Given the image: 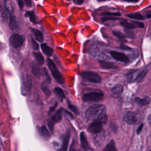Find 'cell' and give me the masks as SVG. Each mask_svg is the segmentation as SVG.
<instances>
[{"label": "cell", "mask_w": 151, "mask_h": 151, "mask_svg": "<svg viewBox=\"0 0 151 151\" xmlns=\"http://www.w3.org/2000/svg\"><path fill=\"white\" fill-rule=\"evenodd\" d=\"M38 64L40 65H43L44 64V58L43 57V55L40 53V52H34L33 53Z\"/></svg>", "instance_id": "obj_22"}, {"label": "cell", "mask_w": 151, "mask_h": 151, "mask_svg": "<svg viewBox=\"0 0 151 151\" xmlns=\"http://www.w3.org/2000/svg\"><path fill=\"white\" fill-rule=\"evenodd\" d=\"M70 137V131H68V132H67V134L65 135V136L63 139L62 146L58 151H67V150Z\"/></svg>", "instance_id": "obj_14"}, {"label": "cell", "mask_w": 151, "mask_h": 151, "mask_svg": "<svg viewBox=\"0 0 151 151\" xmlns=\"http://www.w3.org/2000/svg\"><path fill=\"white\" fill-rule=\"evenodd\" d=\"M146 17L147 18H151V11L146 15Z\"/></svg>", "instance_id": "obj_44"}, {"label": "cell", "mask_w": 151, "mask_h": 151, "mask_svg": "<svg viewBox=\"0 0 151 151\" xmlns=\"http://www.w3.org/2000/svg\"><path fill=\"white\" fill-rule=\"evenodd\" d=\"M135 101L140 106H146L150 103V100L149 97H145L143 98L136 97L135 98Z\"/></svg>", "instance_id": "obj_19"}, {"label": "cell", "mask_w": 151, "mask_h": 151, "mask_svg": "<svg viewBox=\"0 0 151 151\" xmlns=\"http://www.w3.org/2000/svg\"><path fill=\"white\" fill-rule=\"evenodd\" d=\"M123 87L122 85L118 84L114 86L112 89H111V92L114 94L116 95H120L123 93Z\"/></svg>", "instance_id": "obj_25"}, {"label": "cell", "mask_w": 151, "mask_h": 151, "mask_svg": "<svg viewBox=\"0 0 151 151\" xmlns=\"http://www.w3.org/2000/svg\"><path fill=\"white\" fill-rule=\"evenodd\" d=\"M147 122L149 123H151V114H150L148 117H147Z\"/></svg>", "instance_id": "obj_45"}, {"label": "cell", "mask_w": 151, "mask_h": 151, "mask_svg": "<svg viewBox=\"0 0 151 151\" xmlns=\"http://www.w3.org/2000/svg\"><path fill=\"white\" fill-rule=\"evenodd\" d=\"M31 88V80L28 75L24 76L22 80V93L24 94L28 93Z\"/></svg>", "instance_id": "obj_10"}, {"label": "cell", "mask_w": 151, "mask_h": 151, "mask_svg": "<svg viewBox=\"0 0 151 151\" xmlns=\"http://www.w3.org/2000/svg\"><path fill=\"white\" fill-rule=\"evenodd\" d=\"M31 42H32V45L33 47V48L34 50H39V45L36 42L35 40L32 38V36H31Z\"/></svg>", "instance_id": "obj_33"}, {"label": "cell", "mask_w": 151, "mask_h": 151, "mask_svg": "<svg viewBox=\"0 0 151 151\" xmlns=\"http://www.w3.org/2000/svg\"><path fill=\"white\" fill-rule=\"evenodd\" d=\"M149 151H151V149H150V150H149Z\"/></svg>", "instance_id": "obj_47"}, {"label": "cell", "mask_w": 151, "mask_h": 151, "mask_svg": "<svg viewBox=\"0 0 151 151\" xmlns=\"http://www.w3.org/2000/svg\"><path fill=\"white\" fill-rule=\"evenodd\" d=\"M81 77L86 81L92 83H100L101 78L99 74L91 71H83L81 73Z\"/></svg>", "instance_id": "obj_3"}, {"label": "cell", "mask_w": 151, "mask_h": 151, "mask_svg": "<svg viewBox=\"0 0 151 151\" xmlns=\"http://www.w3.org/2000/svg\"><path fill=\"white\" fill-rule=\"evenodd\" d=\"M64 111L66 113V114H67V115H68V116H70V117L71 119H73V118H74V117H73V116L72 115V114H71V113H70V112H68V111H67V110H64Z\"/></svg>", "instance_id": "obj_43"}, {"label": "cell", "mask_w": 151, "mask_h": 151, "mask_svg": "<svg viewBox=\"0 0 151 151\" xmlns=\"http://www.w3.org/2000/svg\"><path fill=\"white\" fill-rule=\"evenodd\" d=\"M24 41L25 37L23 35H19L18 34H12L9 39L10 45L14 48H18L22 46Z\"/></svg>", "instance_id": "obj_4"}, {"label": "cell", "mask_w": 151, "mask_h": 151, "mask_svg": "<svg viewBox=\"0 0 151 151\" xmlns=\"http://www.w3.org/2000/svg\"><path fill=\"white\" fill-rule=\"evenodd\" d=\"M32 70L33 74L35 76H38L40 74V69L38 68H37L36 66H35V65H32Z\"/></svg>", "instance_id": "obj_35"}, {"label": "cell", "mask_w": 151, "mask_h": 151, "mask_svg": "<svg viewBox=\"0 0 151 151\" xmlns=\"http://www.w3.org/2000/svg\"><path fill=\"white\" fill-rule=\"evenodd\" d=\"M127 17L136 20H143L145 19V18L140 14L134 13V14H129L127 15Z\"/></svg>", "instance_id": "obj_27"}, {"label": "cell", "mask_w": 151, "mask_h": 151, "mask_svg": "<svg viewBox=\"0 0 151 151\" xmlns=\"http://www.w3.org/2000/svg\"><path fill=\"white\" fill-rule=\"evenodd\" d=\"M25 16L27 17H28L29 18V20L34 24H38V21H37V18L36 17L35 15V14L33 11H27L25 14Z\"/></svg>", "instance_id": "obj_23"}, {"label": "cell", "mask_w": 151, "mask_h": 151, "mask_svg": "<svg viewBox=\"0 0 151 151\" xmlns=\"http://www.w3.org/2000/svg\"><path fill=\"white\" fill-rule=\"evenodd\" d=\"M63 108L59 109L50 118V119L48 122V127L51 132L53 130V127L54 126V124L57 122H58L61 120L62 118V113H63Z\"/></svg>", "instance_id": "obj_6"}, {"label": "cell", "mask_w": 151, "mask_h": 151, "mask_svg": "<svg viewBox=\"0 0 151 151\" xmlns=\"http://www.w3.org/2000/svg\"><path fill=\"white\" fill-rule=\"evenodd\" d=\"M101 21L102 22H106L107 21H109V20H117L118 19L117 17H111V16H103V17H101Z\"/></svg>", "instance_id": "obj_32"}, {"label": "cell", "mask_w": 151, "mask_h": 151, "mask_svg": "<svg viewBox=\"0 0 151 151\" xmlns=\"http://www.w3.org/2000/svg\"><path fill=\"white\" fill-rule=\"evenodd\" d=\"M18 6H19V8L21 9H22L23 8V7H24V2H22V1H18Z\"/></svg>", "instance_id": "obj_41"}, {"label": "cell", "mask_w": 151, "mask_h": 151, "mask_svg": "<svg viewBox=\"0 0 151 151\" xmlns=\"http://www.w3.org/2000/svg\"><path fill=\"white\" fill-rule=\"evenodd\" d=\"M147 73V70L146 68H145L143 70H142L141 71L138 72V73L137 74V76H136V81L137 82L141 81L144 78V77L146 75Z\"/></svg>", "instance_id": "obj_24"}, {"label": "cell", "mask_w": 151, "mask_h": 151, "mask_svg": "<svg viewBox=\"0 0 151 151\" xmlns=\"http://www.w3.org/2000/svg\"><path fill=\"white\" fill-rule=\"evenodd\" d=\"M57 106V103L55 102V104H54L53 106H52V107H51L50 108V111H49V113H51L52 111H53L55 110V109L56 108Z\"/></svg>", "instance_id": "obj_39"}, {"label": "cell", "mask_w": 151, "mask_h": 151, "mask_svg": "<svg viewBox=\"0 0 151 151\" xmlns=\"http://www.w3.org/2000/svg\"><path fill=\"white\" fill-rule=\"evenodd\" d=\"M47 65L52 77L54 78L56 81L60 84H64V78L59 71L56 64L49 58H47Z\"/></svg>", "instance_id": "obj_2"}, {"label": "cell", "mask_w": 151, "mask_h": 151, "mask_svg": "<svg viewBox=\"0 0 151 151\" xmlns=\"http://www.w3.org/2000/svg\"><path fill=\"white\" fill-rule=\"evenodd\" d=\"M25 4L28 7H31L32 6V2L31 1H28V0L25 1Z\"/></svg>", "instance_id": "obj_42"}, {"label": "cell", "mask_w": 151, "mask_h": 151, "mask_svg": "<svg viewBox=\"0 0 151 151\" xmlns=\"http://www.w3.org/2000/svg\"><path fill=\"white\" fill-rule=\"evenodd\" d=\"M124 32H125V34H126V36L128 38H134L135 37V34L134 33L130 30V29H124Z\"/></svg>", "instance_id": "obj_31"}, {"label": "cell", "mask_w": 151, "mask_h": 151, "mask_svg": "<svg viewBox=\"0 0 151 151\" xmlns=\"http://www.w3.org/2000/svg\"><path fill=\"white\" fill-rule=\"evenodd\" d=\"M1 9H2V7H1V5H0V11L1 10Z\"/></svg>", "instance_id": "obj_46"}, {"label": "cell", "mask_w": 151, "mask_h": 151, "mask_svg": "<svg viewBox=\"0 0 151 151\" xmlns=\"http://www.w3.org/2000/svg\"><path fill=\"white\" fill-rule=\"evenodd\" d=\"M113 34L116 36V37H117L118 38L120 39V40H124L125 38V36L123 35V33H122L120 31H117V30H114L113 31Z\"/></svg>", "instance_id": "obj_28"}, {"label": "cell", "mask_w": 151, "mask_h": 151, "mask_svg": "<svg viewBox=\"0 0 151 151\" xmlns=\"http://www.w3.org/2000/svg\"><path fill=\"white\" fill-rule=\"evenodd\" d=\"M80 142L81 146L85 150H88L90 149V146L88 143L86 136L85 135V133L84 132H81L80 135Z\"/></svg>", "instance_id": "obj_15"}, {"label": "cell", "mask_w": 151, "mask_h": 151, "mask_svg": "<svg viewBox=\"0 0 151 151\" xmlns=\"http://www.w3.org/2000/svg\"><path fill=\"white\" fill-rule=\"evenodd\" d=\"M103 151H117L114 142L111 140L104 148Z\"/></svg>", "instance_id": "obj_21"}, {"label": "cell", "mask_w": 151, "mask_h": 151, "mask_svg": "<svg viewBox=\"0 0 151 151\" xmlns=\"http://www.w3.org/2000/svg\"><path fill=\"white\" fill-rule=\"evenodd\" d=\"M103 130V124L101 122H94L91 123L88 127V131L92 134H97Z\"/></svg>", "instance_id": "obj_8"}, {"label": "cell", "mask_w": 151, "mask_h": 151, "mask_svg": "<svg viewBox=\"0 0 151 151\" xmlns=\"http://www.w3.org/2000/svg\"><path fill=\"white\" fill-rule=\"evenodd\" d=\"M8 25L11 29H15L18 28V22L16 17L13 13L10 12L8 17Z\"/></svg>", "instance_id": "obj_11"}, {"label": "cell", "mask_w": 151, "mask_h": 151, "mask_svg": "<svg viewBox=\"0 0 151 151\" xmlns=\"http://www.w3.org/2000/svg\"><path fill=\"white\" fill-rule=\"evenodd\" d=\"M102 15L103 16H111V17H117V16H120V13L119 12H104L103 13Z\"/></svg>", "instance_id": "obj_34"}, {"label": "cell", "mask_w": 151, "mask_h": 151, "mask_svg": "<svg viewBox=\"0 0 151 151\" xmlns=\"http://www.w3.org/2000/svg\"><path fill=\"white\" fill-rule=\"evenodd\" d=\"M41 49L42 51L47 55L48 57H51L53 54V50L51 47L47 45L45 43H42L41 44Z\"/></svg>", "instance_id": "obj_17"}, {"label": "cell", "mask_w": 151, "mask_h": 151, "mask_svg": "<svg viewBox=\"0 0 151 151\" xmlns=\"http://www.w3.org/2000/svg\"><path fill=\"white\" fill-rule=\"evenodd\" d=\"M37 130L40 135L42 136L43 138L48 139L50 137V133L45 126H42L41 127H39L37 128Z\"/></svg>", "instance_id": "obj_16"}, {"label": "cell", "mask_w": 151, "mask_h": 151, "mask_svg": "<svg viewBox=\"0 0 151 151\" xmlns=\"http://www.w3.org/2000/svg\"><path fill=\"white\" fill-rule=\"evenodd\" d=\"M103 97V93L100 91H95L84 94L82 99L84 101H99L101 100Z\"/></svg>", "instance_id": "obj_5"}, {"label": "cell", "mask_w": 151, "mask_h": 151, "mask_svg": "<svg viewBox=\"0 0 151 151\" xmlns=\"http://www.w3.org/2000/svg\"><path fill=\"white\" fill-rule=\"evenodd\" d=\"M110 54L113 58H114L116 60L120 61L121 62L127 63L129 61V57L125 54H124L123 53L111 51L110 52Z\"/></svg>", "instance_id": "obj_9"}, {"label": "cell", "mask_w": 151, "mask_h": 151, "mask_svg": "<svg viewBox=\"0 0 151 151\" xmlns=\"http://www.w3.org/2000/svg\"><path fill=\"white\" fill-rule=\"evenodd\" d=\"M143 126V124H141L139 126V127L137 128V130H136V133H137V134H140V132H142Z\"/></svg>", "instance_id": "obj_38"}, {"label": "cell", "mask_w": 151, "mask_h": 151, "mask_svg": "<svg viewBox=\"0 0 151 151\" xmlns=\"http://www.w3.org/2000/svg\"><path fill=\"white\" fill-rule=\"evenodd\" d=\"M99 63L100 67L104 69H116L117 68V66L111 62L104 60H99Z\"/></svg>", "instance_id": "obj_12"}, {"label": "cell", "mask_w": 151, "mask_h": 151, "mask_svg": "<svg viewBox=\"0 0 151 151\" xmlns=\"http://www.w3.org/2000/svg\"><path fill=\"white\" fill-rule=\"evenodd\" d=\"M67 104H68V109L71 110L73 112H74L76 114H78V109L77 108V107L74 105H73L71 104L69 101H67Z\"/></svg>", "instance_id": "obj_30"}, {"label": "cell", "mask_w": 151, "mask_h": 151, "mask_svg": "<svg viewBox=\"0 0 151 151\" xmlns=\"http://www.w3.org/2000/svg\"><path fill=\"white\" fill-rule=\"evenodd\" d=\"M106 108L103 104H94L86 111L85 116L87 120L101 122L105 119Z\"/></svg>", "instance_id": "obj_1"}, {"label": "cell", "mask_w": 151, "mask_h": 151, "mask_svg": "<svg viewBox=\"0 0 151 151\" xmlns=\"http://www.w3.org/2000/svg\"><path fill=\"white\" fill-rule=\"evenodd\" d=\"M120 49L123 50H126V51H128V50H132V48L128 47L127 45L124 44H122L121 45H120Z\"/></svg>", "instance_id": "obj_37"}, {"label": "cell", "mask_w": 151, "mask_h": 151, "mask_svg": "<svg viewBox=\"0 0 151 151\" xmlns=\"http://www.w3.org/2000/svg\"><path fill=\"white\" fill-rule=\"evenodd\" d=\"M120 24L121 25H122L123 27L126 28V29H132L134 28H136V25L133 23H130L128 21L126 20H122L120 21Z\"/></svg>", "instance_id": "obj_20"}, {"label": "cell", "mask_w": 151, "mask_h": 151, "mask_svg": "<svg viewBox=\"0 0 151 151\" xmlns=\"http://www.w3.org/2000/svg\"><path fill=\"white\" fill-rule=\"evenodd\" d=\"M137 73H138L137 70H134V71H131L130 73L127 74V77L128 81L130 82H133L134 81H136V78Z\"/></svg>", "instance_id": "obj_26"}, {"label": "cell", "mask_w": 151, "mask_h": 151, "mask_svg": "<svg viewBox=\"0 0 151 151\" xmlns=\"http://www.w3.org/2000/svg\"><path fill=\"white\" fill-rule=\"evenodd\" d=\"M41 89L42 90V91L44 93L45 95L47 97H48L51 96V91L49 90V88H48V87L44 84H42L41 86Z\"/></svg>", "instance_id": "obj_29"}, {"label": "cell", "mask_w": 151, "mask_h": 151, "mask_svg": "<svg viewBox=\"0 0 151 151\" xmlns=\"http://www.w3.org/2000/svg\"><path fill=\"white\" fill-rule=\"evenodd\" d=\"M31 31L32 32V34L34 37L35 40H37L38 41H39L40 42H43L44 37H43V34L41 32V31H40V30H38L37 29L33 28H31Z\"/></svg>", "instance_id": "obj_13"}, {"label": "cell", "mask_w": 151, "mask_h": 151, "mask_svg": "<svg viewBox=\"0 0 151 151\" xmlns=\"http://www.w3.org/2000/svg\"><path fill=\"white\" fill-rule=\"evenodd\" d=\"M133 23L136 25V27L138 28H143L144 27V24L143 23L139 21H133Z\"/></svg>", "instance_id": "obj_36"}, {"label": "cell", "mask_w": 151, "mask_h": 151, "mask_svg": "<svg viewBox=\"0 0 151 151\" xmlns=\"http://www.w3.org/2000/svg\"><path fill=\"white\" fill-rule=\"evenodd\" d=\"M73 2L76 4H77V5H81L84 2V1H82V0H74Z\"/></svg>", "instance_id": "obj_40"}, {"label": "cell", "mask_w": 151, "mask_h": 151, "mask_svg": "<svg viewBox=\"0 0 151 151\" xmlns=\"http://www.w3.org/2000/svg\"><path fill=\"white\" fill-rule=\"evenodd\" d=\"M123 119L127 124H133L139 122L140 119V116L136 113L128 111L124 114Z\"/></svg>", "instance_id": "obj_7"}, {"label": "cell", "mask_w": 151, "mask_h": 151, "mask_svg": "<svg viewBox=\"0 0 151 151\" xmlns=\"http://www.w3.org/2000/svg\"><path fill=\"white\" fill-rule=\"evenodd\" d=\"M54 93L56 94V96H57L58 99L60 100V101H63V100L65 99V94L63 90H62V88H61L60 87H55L54 89Z\"/></svg>", "instance_id": "obj_18"}]
</instances>
